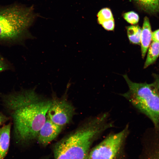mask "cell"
Here are the masks:
<instances>
[{"label": "cell", "instance_id": "1", "mask_svg": "<svg viewBox=\"0 0 159 159\" xmlns=\"http://www.w3.org/2000/svg\"><path fill=\"white\" fill-rule=\"evenodd\" d=\"M1 97L13 121L16 142L24 145L37 139L46 121L51 100L40 97L33 89L2 94Z\"/></svg>", "mask_w": 159, "mask_h": 159}, {"label": "cell", "instance_id": "2", "mask_svg": "<svg viewBox=\"0 0 159 159\" xmlns=\"http://www.w3.org/2000/svg\"><path fill=\"white\" fill-rule=\"evenodd\" d=\"M112 125L106 113L89 120L55 145V159H86L94 140Z\"/></svg>", "mask_w": 159, "mask_h": 159}, {"label": "cell", "instance_id": "3", "mask_svg": "<svg viewBox=\"0 0 159 159\" xmlns=\"http://www.w3.org/2000/svg\"><path fill=\"white\" fill-rule=\"evenodd\" d=\"M33 6L13 5L0 9V40L14 41L25 35L38 17Z\"/></svg>", "mask_w": 159, "mask_h": 159}, {"label": "cell", "instance_id": "4", "mask_svg": "<svg viewBox=\"0 0 159 159\" xmlns=\"http://www.w3.org/2000/svg\"><path fill=\"white\" fill-rule=\"evenodd\" d=\"M123 77L129 90L122 96L150 119L156 130H159V94L154 83L134 82L126 74Z\"/></svg>", "mask_w": 159, "mask_h": 159}, {"label": "cell", "instance_id": "5", "mask_svg": "<svg viewBox=\"0 0 159 159\" xmlns=\"http://www.w3.org/2000/svg\"><path fill=\"white\" fill-rule=\"evenodd\" d=\"M128 132L127 126L121 131L109 135L91 150L86 159H115Z\"/></svg>", "mask_w": 159, "mask_h": 159}, {"label": "cell", "instance_id": "6", "mask_svg": "<svg viewBox=\"0 0 159 159\" xmlns=\"http://www.w3.org/2000/svg\"><path fill=\"white\" fill-rule=\"evenodd\" d=\"M74 110L65 99H55L51 100L47 117L53 122L63 127L72 120Z\"/></svg>", "mask_w": 159, "mask_h": 159}, {"label": "cell", "instance_id": "7", "mask_svg": "<svg viewBox=\"0 0 159 159\" xmlns=\"http://www.w3.org/2000/svg\"><path fill=\"white\" fill-rule=\"evenodd\" d=\"M62 127L53 122L47 116L46 121L38 135V142L42 145H47L57 137Z\"/></svg>", "mask_w": 159, "mask_h": 159}, {"label": "cell", "instance_id": "8", "mask_svg": "<svg viewBox=\"0 0 159 159\" xmlns=\"http://www.w3.org/2000/svg\"><path fill=\"white\" fill-rule=\"evenodd\" d=\"M151 27L148 18L145 17L142 28L140 36L142 56L144 58L150 44L152 39Z\"/></svg>", "mask_w": 159, "mask_h": 159}, {"label": "cell", "instance_id": "9", "mask_svg": "<svg viewBox=\"0 0 159 159\" xmlns=\"http://www.w3.org/2000/svg\"><path fill=\"white\" fill-rule=\"evenodd\" d=\"M11 123L0 128V159H4L9 149Z\"/></svg>", "mask_w": 159, "mask_h": 159}, {"label": "cell", "instance_id": "10", "mask_svg": "<svg viewBox=\"0 0 159 159\" xmlns=\"http://www.w3.org/2000/svg\"><path fill=\"white\" fill-rule=\"evenodd\" d=\"M155 130L148 143L145 159H159V130Z\"/></svg>", "mask_w": 159, "mask_h": 159}, {"label": "cell", "instance_id": "11", "mask_svg": "<svg viewBox=\"0 0 159 159\" xmlns=\"http://www.w3.org/2000/svg\"><path fill=\"white\" fill-rule=\"evenodd\" d=\"M148 48L144 68L154 63L159 56V42L153 41Z\"/></svg>", "mask_w": 159, "mask_h": 159}, {"label": "cell", "instance_id": "12", "mask_svg": "<svg viewBox=\"0 0 159 159\" xmlns=\"http://www.w3.org/2000/svg\"><path fill=\"white\" fill-rule=\"evenodd\" d=\"M141 29L138 25H132L127 27L128 38L130 42L134 44H140Z\"/></svg>", "mask_w": 159, "mask_h": 159}, {"label": "cell", "instance_id": "13", "mask_svg": "<svg viewBox=\"0 0 159 159\" xmlns=\"http://www.w3.org/2000/svg\"><path fill=\"white\" fill-rule=\"evenodd\" d=\"M144 9L151 13L159 12V0H134Z\"/></svg>", "mask_w": 159, "mask_h": 159}, {"label": "cell", "instance_id": "14", "mask_svg": "<svg viewBox=\"0 0 159 159\" xmlns=\"http://www.w3.org/2000/svg\"><path fill=\"white\" fill-rule=\"evenodd\" d=\"M98 20L99 22L110 19H114L110 10L108 8L101 9L97 14Z\"/></svg>", "mask_w": 159, "mask_h": 159}, {"label": "cell", "instance_id": "15", "mask_svg": "<svg viewBox=\"0 0 159 159\" xmlns=\"http://www.w3.org/2000/svg\"><path fill=\"white\" fill-rule=\"evenodd\" d=\"M123 17L128 23L132 24H137L139 20V16L138 14L133 11L125 13L123 14Z\"/></svg>", "mask_w": 159, "mask_h": 159}, {"label": "cell", "instance_id": "16", "mask_svg": "<svg viewBox=\"0 0 159 159\" xmlns=\"http://www.w3.org/2000/svg\"><path fill=\"white\" fill-rule=\"evenodd\" d=\"M99 23L107 30L112 31L114 29L115 22L114 19L104 21Z\"/></svg>", "mask_w": 159, "mask_h": 159}, {"label": "cell", "instance_id": "17", "mask_svg": "<svg viewBox=\"0 0 159 159\" xmlns=\"http://www.w3.org/2000/svg\"><path fill=\"white\" fill-rule=\"evenodd\" d=\"M8 66L4 59L0 57V73L6 70Z\"/></svg>", "mask_w": 159, "mask_h": 159}, {"label": "cell", "instance_id": "18", "mask_svg": "<svg viewBox=\"0 0 159 159\" xmlns=\"http://www.w3.org/2000/svg\"><path fill=\"white\" fill-rule=\"evenodd\" d=\"M10 119L0 112V126L4 124Z\"/></svg>", "mask_w": 159, "mask_h": 159}, {"label": "cell", "instance_id": "19", "mask_svg": "<svg viewBox=\"0 0 159 159\" xmlns=\"http://www.w3.org/2000/svg\"><path fill=\"white\" fill-rule=\"evenodd\" d=\"M152 39L153 41L159 42V29L152 32Z\"/></svg>", "mask_w": 159, "mask_h": 159}, {"label": "cell", "instance_id": "20", "mask_svg": "<svg viewBox=\"0 0 159 159\" xmlns=\"http://www.w3.org/2000/svg\"><path fill=\"white\" fill-rule=\"evenodd\" d=\"M155 81L153 82L159 94V75L154 74L153 75Z\"/></svg>", "mask_w": 159, "mask_h": 159}]
</instances>
